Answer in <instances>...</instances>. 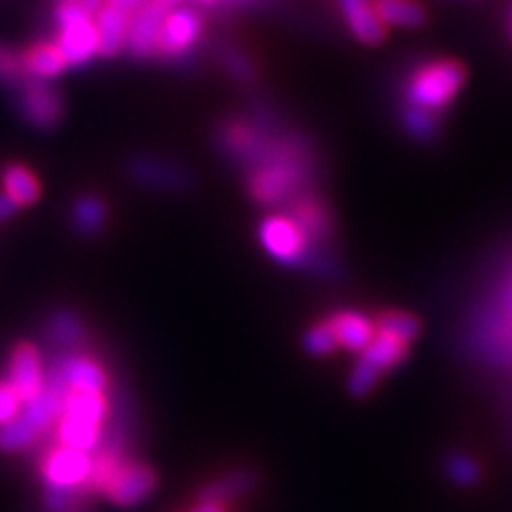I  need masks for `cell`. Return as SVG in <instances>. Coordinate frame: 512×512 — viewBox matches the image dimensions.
I'll return each instance as SVG.
<instances>
[{
  "instance_id": "6da1fadb",
  "label": "cell",
  "mask_w": 512,
  "mask_h": 512,
  "mask_svg": "<svg viewBox=\"0 0 512 512\" xmlns=\"http://www.w3.org/2000/svg\"><path fill=\"white\" fill-rule=\"evenodd\" d=\"M308 160L291 139L271 141L265 154L252 165L250 192L261 203L286 201L306 180Z\"/></svg>"
},
{
  "instance_id": "7a4b0ae2",
  "label": "cell",
  "mask_w": 512,
  "mask_h": 512,
  "mask_svg": "<svg viewBox=\"0 0 512 512\" xmlns=\"http://www.w3.org/2000/svg\"><path fill=\"white\" fill-rule=\"evenodd\" d=\"M58 39L56 45L69 67H82L99 54V32L94 15L88 13L77 0L60 3L56 9Z\"/></svg>"
},
{
  "instance_id": "3957f363",
  "label": "cell",
  "mask_w": 512,
  "mask_h": 512,
  "mask_svg": "<svg viewBox=\"0 0 512 512\" xmlns=\"http://www.w3.org/2000/svg\"><path fill=\"white\" fill-rule=\"evenodd\" d=\"M463 69L453 60L429 62L416 71L408 86V101L412 107H421L438 114L451 103L463 86Z\"/></svg>"
},
{
  "instance_id": "277c9868",
  "label": "cell",
  "mask_w": 512,
  "mask_h": 512,
  "mask_svg": "<svg viewBox=\"0 0 512 512\" xmlns=\"http://www.w3.org/2000/svg\"><path fill=\"white\" fill-rule=\"evenodd\" d=\"M259 237L263 248L284 265L308 263L310 242L291 216H269L261 224Z\"/></svg>"
},
{
  "instance_id": "5b68a950",
  "label": "cell",
  "mask_w": 512,
  "mask_h": 512,
  "mask_svg": "<svg viewBox=\"0 0 512 512\" xmlns=\"http://www.w3.org/2000/svg\"><path fill=\"white\" fill-rule=\"evenodd\" d=\"M201 30L203 20L195 9L175 7L165 15L163 26H160L156 52L165 58H182L197 45Z\"/></svg>"
},
{
  "instance_id": "8992f818",
  "label": "cell",
  "mask_w": 512,
  "mask_h": 512,
  "mask_svg": "<svg viewBox=\"0 0 512 512\" xmlns=\"http://www.w3.org/2000/svg\"><path fill=\"white\" fill-rule=\"evenodd\" d=\"M41 470L47 485L75 489L82 483H88L92 470V455L60 444L45 455Z\"/></svg>"
},
{
  "instance_id": "52a82bcc",
  "label": "cell",
  "mask_w": 512,
  "mask_h": 512,
  "mask_svg": "<svg viewBox=\"0 0 512 512\" xmlns=\"http://www.w3.org/2000/svg\"><path fill=\"white\" fill-rule=\"evenodd\" d=\"M169 9H165L158 0H146L135 11H131V20H128V35H126V47L139 58H148L156 54L158 50V35L160 26H163L165 15Z\"/></svg>"
},
{
  "instance_id": "ba28073f",
  "label": "cell",
  "mask_w": 512,
  "mask_h": 512,
  "mask_svg": "<svg viewBox=\"0 0 512 512\" xmlns=\"http://www.w3.org/2000/svg\"><path fill=\"white\" fill-rule=\"evenodd\" d=\"M156 487V474L143 463H122L105 487L107 498L116 506L128 508L143 502Z\"/></svg>"
},
{
  "instance_id": "9c48e42d",
  "label": "cell",
  "mask_w": 512,
  "mask_h": 512,
  "mask_svg": "<svg viewBox=\"0 0 512 512\" xmlns=\"http://www.w3.org/2000/svg\"><path fill=\"white\" fill-rule=\"evenodd\" d=\"M7 382L22 397V402L35 397L45 384V372L39 350L32 344H18L11 352Z\"/></svg>"
},
{
  "instance_id": "30bf717a",
  "label": "cell",
  "mask_w": 512,
  "mask_h": 512,
  "mask_svg": "<svg viewBox=\"0 0 512 512\" xmlns=\"http://www.w3.org/2000/svg\"><path fill=\"white\" fill-rule=\"evenodd\" d=\"M22 114L37 128H52L62 118V99L60 94L47 82H30L22 90Z\"/></svg>"
},
{
  "instance_id": "8fae6325",
  "label": "cell",
  "mask_w": 512,
  "mask_h": 512,
  "mask_svg": "<svg viewBox=\"0 0 512 512\" xmlns=\"http://www.w3.org/2000/svg\"><path fill=\"white\" fill-rule=\"evenodd\" d=\"M56 370L67 384L69 391H88V393H105L107 391V372L99 361H94L82 352L64 357Z\"/></svg>"
},
{
  "instance_id": "7c38bea8",
  "label": "cell",
  "mask_w": 512,
  "mask_h": 512,
  "mask_svg": "<svg viewBox=\"0 0 512 512\" xmlns=\"http://www.w3.org/2000/svg\"><path fill=\"white\" fill-rule=\"evenodd\" d=\"M271 139L259 131V128L248 122H231L222 131V146L231 156H237L248 165H254L265 150L269 148Z\"/></svg>"
},
{
  "instance_id": "4fadbf2b",
  "label": "cell",
  "mask_w": 512,
  "mask_h": 512,
  "mask_svg": "<svg viewBox=\"0 0 512 512\" xmlns=\"http://www.w3.org/2000/svg\"><path fill=\"white\" fill-rule=\"evenodd\" d=\"M338 3L348 28L359 41L367 45H376L384 39L387 26L380 22L374 0H338Z\"/></svg>"
},
{
  "instance_id": "5bb4252c",
  "label": "cell",
  "mask_w": 512,
  "mask_h": 512,
  "mask_svg": "<svg viewBox=\"0 0 512 512\" xmlns=\"http://www.w3.org/2000/svg\"><path fill=\"white\" fill-rule=\"evenodd\" d=\"M128 20H131V11L109 3V0L103 5V9L94 15L96 32H99V54L114 56L122 50L126 45Z\"/></svg>"
},
{
  "instance_id": "9a60e30c",
  "label": "cell",
  "mask_w": 512,
  "mask_h": 512,
  "mask_svg": "<svg viewBox=\"0 0 512 512\" xmlns=\"http://www.w3.org/2000/svg\"><path fill=\"white\" fill-rule=\"evenodd\" d=\"M327 323L333 329L338 346H344L346 350L361 352L367 344L374 340V335H376V325L372 323V320L365 314L352 312V310L333 314Z\"/></svg>"
},
{
  "instance_id": "2e32d148",
  "label": "cell",
  "mask_w": 512,
  "mask_h": 512,
  "mask_svg": "<svg viewBox=\"0 0 512 512\" xmlns=\"http://www.w3.org/2000/svg\"><path fill=\"white\" fill-rule=\"evenodd\" d=\"M69 64L56 43H37L22 56V71L39 82L58 77Z\"/></svg>"
},
{
  "instance_id": "e0dca14e",
  "label": "cell",
  "mask_w": 512,
  "mask_h": 512,
  "mask_svg": "<svg viewBox=\"0 0 512 512\" xmlns=\"http://www.w3.org/2000/svg\"><path fill=\"white\" fill-rule=\"evenodd\" d=\"M406 352H408V344L391 338L387 333L376 331L374 340L361 350V361L374 367V370L382 376L384 372H389L395 365L402 363Z\"/></svg>"
},
{
  "instance_id": "ac0fdd59",
  "label": "cell",
  "mask_w": 512,
  "mask_h": 512,
  "mask_svg": "<svg viewBox=\"0 0 512 512\" xmlns=\"http://www.w3.org/2000/svg\"><path fill=\"white\" fill-rule=\"evenodd\" d=\"M109 404L105 393H88V391H69L62 402V416L86 421L92 425H103L107 419Z\"/></svg>"
},
{
  "instance_id": "d6986e66",
  "label": "cell",
  "mask_w": 512,
  "mask_h": 512,
  "mask_svg": "<svg viewBox=\"0 0 512 512\" xmlns=\"http://www.w3.org/2000/svg\"><path fill=\"white\" fill-rule=\"evenodd\" d=\"M58 440L62 446L77 448V451L92 455L101 444V425H92V423L60 414Z\"/></svg>"
},
{
  "instance_id": "ffe728a7",
  "label": "cell",
  "mask_w": 512,
  "mask_h": 512,
  "mask_svg": "<svg viewBox=\"0 0 512 512\" xmlns=\"http://www.w3.org/2000/svg\"><path fill=\"white\" fill-rule=\"evenodd\" d=\"M291 218L297 227L308 237V242H320L329 229V218L325 207L312 197H299L293 205Z\"/></svg>"
},
{
  "instance_id": "44dd1931",
  "label": "cell",
  "mask_w": 512,
  "mask_h": 512,
  "mask_svg": "<svg viewBox=\"0 0 512 512\" xmlns=\"http://www.w3.org/2000/svg\"><path fill=\"white\" fill-rule=\"evenodd\" d=\"M3 186H5V195L15 205H30L39 199L37 175L24 165L7 167L3 175Z\"/></svg>"
},
{
  "instance_id": "7402d4cb",
  "label": "cell",
  "mask_w": 512,
  "mask_h": 512,
  "mask_svg": "<svg viewBox=\"0 0 512 512\" xmlns=\"http://www.w3.org/2000/svg\"><path fill=\"white\" fill-rule=\"evenodd\" d=\"M378 18L384 26L414 28L423 24L425 13L414 0H374Z\"/></svg>"
},
{
  "instance_id": "603a6c76",
  "label": "cell",
  "mask_w": 512,
  "mask_h": 512,
  "mask_svg": "<svg viewBox=\"0 0 512 512\" xmlns=\"http://www.w3.org/2000/svg\"><path fill=\"white\" fill-rule=\"evenodd\" d=\"M133 175L141 182L148 186H165V188H173V186H186V173L175 169L173 165L160 163V160H135L133 163Z\"/></svg>"
},
{
  "instance_id": "cb8c5ba5",
  "label": "cell",
  "mask_w": 512,
  "mask_h": 512,
  "mask_svg": "<svg viewBox=\"0 0 512 512\" xmlns=\"http://www.w3.org/2000/svg\"><path fill=\"white\" fill-rule=\"evenodd\" d=\"M47 331H50V338L64 348H75L79 344H84L86 340L84 323L73 312L67 310H58L52 314Z\"/></svg>"
},
{
  "instance_id": "d4e9b609",
  "label": "cell",
  "mask_w": 512,
  "mask_h": 512,
  "mask_svg": "<svg viewBox=\"0 0 512 512\" xmlns=\"http://www.w3.org/2000/svg\"><path fill=\"white\" fill-rule=\"evenodd\" d=\"M256 483V478L252 472L248 470H237L229 476L218 478L214 483L207 485L203 489V502H216L220 504L222 500L235 498V495H242L248 489H252V485Z\"/></svg>"
},
{
  "instance_id": "484cf974",
  "label": "cell",
  "mask_w": 512,
  "mask_h": 512,
  "mask_svg": "<svg viewBox=\"0 0 512 512\" xmlns=\"http://www.w3.org/2000/svg\"><path fill=\"white\" fill-rule=\"evenodd\" d=\"M107 218L105 205L101 199H96L92 195H86L82 199H77L73 207V222L75 229L82 235H94L103 229Z\"/></svg>"
},
{
  "instance_id": "4316f807",
  "label": "cell",
  "mask_w": 512,
  "mask_h": 512,
  "mask_svg": "<svg viewBox=\"0 0 512 512\" xmlns=\"http://www.w3.org/2000/svg\"><path fill=\"white\" fill-rule=\"evenodd\" d=\"M378 331L391 335V338L404 342L410 346V342H414L416 335L421 331V323L414 316L406 314V312H384L378 323H376Z\"/></svg>"
},
{
  "instance_id": "83f0119b",
  "label": "cell",
  "mask_w": 512,
  "mask_h": 512,
  "mask_svg": "<svg viewBox=\"0 0 512 512\" xmlns=\"http://www.w3.org/2000/svg\"><path fill=\"white\" fill-rule=\"evenodd\" d=\"M39 438V434L32 429L22 416L13 419L11 423L0 427V451L5 453H18L24 451V448L35 444V440Z\"/></svg>"
},
{
  "instance_id": "f1b7e54d",
  "label": "cell",
  "mask_w": 512,
  "mask_h": 512,
  "mask_svg": "<svg viewBox=\"0 0 512 512\" xmlns=\"http://www.w3.org/2000/svg\"><path fill=\"white\" fill-rule=\"evenodd\" d=\"M404 124L408 128V133L414 137H434L438 131V114H431V111L410 105L404 114Z\"/></svg>"
},
{
  "instance_id": "f546056e",
  "label": "cell",
  "mask_w": 512,
  "mask_h": 512,
  "mask_svg": "<svg viewBox=\"0 0 512 512\" xmlns=\"http://www.w3.org/2000/svg\"><path fill=\"white\" fill-rule=\"evenodd\" d=\"M306 350L314 357H325L331 355V352L338 348V340H335L333 329L329 327V323H320L316 327H312L306 335Z\"/></svg>"
},
{
  "instance_id": "4dcf8cb0",
  "label": "cell",
  "mask_w": 512,
  "mask_h": 512,
  "mask_svg": "<svg viewBox=\"0 0 512 512\" xmlns=\"http://www.w3.org/2000/svg\"><path fill=\"white\" fill-rule=\"evenodd\" d=\"M446 474L451 476L453 483H457L461 487H470L478 480L480 470L474 463V459H470L466 455H453L446 461Z\"/></svg>"
},
{
  "instance_id": "1f68e13d",
  "label": "cell",
  "mask_w": 512,
  "mask_h": 512,
  "mask_svg": "<svg viewBox=\"0 0 512 512\" xmlns=\"http://www.w3.org/2000/svg\"><path fill=\"white\" fill-rule=\"evenodd\" d=\"M378 378H380V374L374 370V367H370L365 361L359 359V363L355 365V370H352V374H350L348 389H350L352 395L363 397L376 387Z\"/></svg>"
},
{
  "instance_id": "d6a6232c",
  "label": "cell",
  "mask_w": 512,
  "mask_h": 512,
  "mask_svg": "<svg viewBox=\"0 0 512 512\" xmlns=\"http://www.w3.org/2000/svg\"><path fill=\"white\" fill-rule=\"evenodd\" d=\"M22 397L15 393V389L7 380L0 382V427L18 419L22 412Z\"/></svg>"
},
{
  "instance_id": "836d02e7",
  "label": "cell",
  "mask_w": 512,
  "mask_h": 512,
  "mask_svg": "<svg viewBox=\"0 0 512 512\" xmlns=\"http://www.w3.org/2000/svg\"><path fill=\"white\" fill-rule=\"evenodd\" d=\"M75 489L69 487H56V485H47V495H45V506L50 512H73L75 508Z\"/></svg>"
},
{
  "instance_id": "e575fe53",
  "label": "cell",
  "mask_w": 512,
  "mask_h": 512,
  "mask_svg": "<svg viewBox=\"0 0 512 512\" xmlns=\"http://www.w3.org/2000/svg\"><path fill=\"white\" fill-rule=\"evenodd\" d=\"M22 73V58L9 47L0 45V84H15Z\"/></svg>"
},
{
  "instance_id": "d590c367",
  "label": "cell",
  "mask_w": 512,
  "mask_h": 512,
  "mask_svg": "<svg viewBox=\"0 0 512 512\" xmlns=\"http://www.w3.org/2000/svg\"><path fill=\"white\" fill-rule=\"evenodd\" d=\"M227 67L233 71L235 77L239 79H246L252 75V67L250 62L244 58V56H237V54H229L227 56Z\"/></svg>"
},
{
  "instance_id": "8d00e7d4",
  "label": "cell",
  "mask_w": 512,
  "mask_h": 512,
  "mask_svg": "<svg viewBox=\"0 0 512 512\" xmlns=\"http://www.w3.org/2000/svg\"><path fill=\"white\" fill-rule=\"evenodd\" d=\"M15 210H18V205H15L3 192V195H0V222L7 220L9 216H13Z\"/></svg>"
},
{
  "instance_id": "74e56055",
  "label": "cell",
  "mask_w": 512,
  "mask_h": 512,
  "mask_svg": "<svg viewBox=\"0 0 512 512\" xmlns=\"http://www.w3.org/2000/svg\"><path fill=\"white\" fill-rule=\"evenodd\" d=\"M79 5H82L88 13H92V15H96L99 13L101 9H103V5L107 3V0H77Z\"/></svg>"
},
{
  "instance_id": "f35d334b",
  "label": "cell",
  "mask_w": 512,
  "mask_h": 512,
  "mask_svg": "<svg viewBox=\"0 0 512 512\" xmlns=\"http://www.w3.org/2000/svg\"><path fill=\"white\" fill-rule=\"evenodd\" d=\"M109 3H114L126 11H135L139 5L146 3V0H109Z\"/></svg>"
},
{
  "instance_id": "ab89813d",
  "label": "cell",
  "mask_w": 512,
  "mask_h": 512,
  "mask_svg": "<svg viewBox=\"0 0 512 512\" xmlns=\"http://www.w3.org/2000/svg\"><path fill=\"white\" fill-rule=\"evenodd\" d=\"M192 512H222V506L216 502H203L201 506H197Z\"/></svg>"
},
{
  "instance_id": "60d3db41",
  "label": "cell",
  "mask_w": 512,
  "mask_h": 512,
  "mask_svg": "<svg viewBox=\"0 0 512 512\" xmlns=\"http://www.w3.org/2000/svg\"><path fill=\"white\" fill-rule=\"evenodd\" d=\"M158 3L160 5H163L165 9H175V7H182V3H184V0H158Z\"/></svg>"
},
{
  "instance_id": "b9f144b4",
  "label": "cell",
  "mask_w": 512,
  "mask_h": 512,
  "mask_svg": "<svg viewBox=\"0 0 512 512\" xmlns=\"http://www.w3.org/2000/svg\"><path fill=\"white\" fill-rule=\"evenodd\" d=\"M197 3H203V5H214V3H218V0H197Z\"/></svg>"
},
{
  "instance_id": "7bdbcfd3",
  "label": "cell",
  "mask_w": 512,
  "mask_h": 512,
  "mask_svg": "<svg viewBox=\"0 0 512 512\" xmlns=\"http://www.w3.org/2000/svg\"><path fill=\"white\" fill-rule=\"evenodd\" d=\"M510 35H512V15H510Z\"/></svg>"
},
{
  "instance_id": "ee69618b",
  "label": "cell",
  "mask_w": 512,
  "mask_h": 512,
  "mask_svg": "<svg viewBox=\"0 0 512 512\" xmlns=\"http://www.w3.org/2000/svg\"><path fill=\"white\" fill-rule=\"evenodd\" d=\"M60 3H67V0H60Z\"/></svg>"
}]
</instances>
